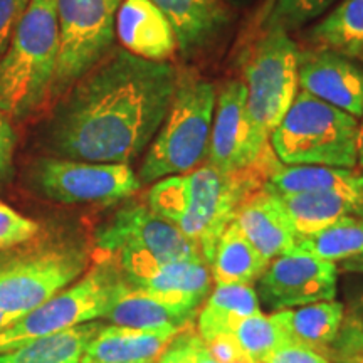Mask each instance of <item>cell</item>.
I'll return each mask as SVG.
<instances>
[{
	"mask_svg": "<svg viewBox=\"0 0 363 363\" xmlns=\"http://www.w3.org/2000/svg\"><path fill=\"white\" fill-rule=\"evenodd\" d=\"M177 88L169 62L111 49L54 103L40 138L57 158L128 163L155 138Z\"/></svg>",
	"mask_w": 363,
	"mask_h": 363,
	"instance_id": "1",
	"label": "cell"
},
{
	"mask_svg": "<svg viewBox=\"0 0 363 363\" xmlns=\"http://www.w3.org/2000/svg\"><path fill=\"white\" fill-rule=\"evenodd\" d=\"M266 180L267 175L257 169L225 174L203 163L189 174L155 182L147 194V206L179 227L208 266L238 207Z\"/></svg>",
	"mask_w": 363,
	"mask_h": 363,
	"instance_id": "2",
	"label": "cell"
},
{
	"mask_svg": "<svg viewBox=\"0 0 363 363\" xmlns=\"http://www.w3.org/2000/svg\"><path fill=\"white\" fill-rule=\"evenodd\" d=\"M57 54L56 0H29L0 62V113L24 120L49 101Z\"/></svg>",
	"mask_w": 363,
	"mask_h": 363,
	"instance_id": "3",
	"label": "cell"
},
{
	"mask_svg": "<svg viewBox=\"0 0 363 363\" xmlns=\"http://www.w3.org/2000/svg\"><path fill=\"white\" fill-rule=\"evenodd\" d=\"M217 101L216 84L195 71H177V88L165 120L138 170L143 184L189 174L207 158Z\"/></svg>",
	"mask_w": 363,
	"mask_h": 363,
	"instance_id": "4",
	"label": "cell"
},
{
	"mask_svg": "<svg viewBox=\"0 0 363 363\" xmlns=\"http://www.w3.org/2000/svg\"><path fill=\"white\" fill-rule=\"evenodd\" d=\"M358 120L331 104L298 91L269 145L283 165L355 169Z\"/></svg>",
	"mask_w": 363,
	"mask_h": 363,
	"instance_id": "5",
	"label": "cell"
},
{
	"mask_svg": "<svg viewBox=\"0 0 363 363\" xmlns=\"http://www.w3.org/2000/svg\"><path fill=\"white\" fill-rule=\"evenodd\" d=\"M299 49L288 33L264 30L244 65L246 108L251 136L261 157L271 152L269 136L298 93Z\"/></svg>",
	"mask_w": 363,
	"mask_h": 363,
	"instance_id": "6",
	"label": "cell"
},
{
	"mask_svg": "<svg viewBox=\"0 0 363 363\" xmlns=\"http://www.w3.org/2000/svg\"><path fill=\"white\" fill-rule=\"evenodd\" d=\"M121 281L123 274L115 261H104L93 267L78 283L67 286L11 326L0 330V353L72 326L103 320Z\"/></svg>",
	"mask_w": 363,
	"mask_h": 363,
	"instance_id": "7",
	"label": "cell"
},
{
	"mask_svg": "<svg viewBox=\"0 0 363 363\" xmlns=\"http://www.w3.org/2000/svg\"><path fill=\"white\" fill-rule=\"evenodd\" d=\"M123 0H56L59 54L49 101H56L113 49Z\"/></svg>",
	"mask_w": 363,
	"mask_h": 363,
	"instance_id": "8",
	"label": "cell"
},
{
	"mask_svg": "<svg viewBox=\"0 0 363 363\" xmlns=\"http://www.w3.org/2000/svg\"><path fill=\"white\" fill-rule=\"evenodd\" d=\"M29 187L52 202L113 203L142 189L128 163H93L57 157L38 158L29 172Z\"/></svg>",
	"mask_w": 363,
	"mask_h": 363,
	"instance_id": "9",
	"label": "cell"
},
{
	"mask_svg": "<svg viewBox=\"0 0 363 363\" xmlns=\"http://www.w3.org/2000/svg\"><path fill=\"white\" fill-rule=\"evenodd\" d=\"M86 266L88 256L76 247H44L0 261V310L24 316L74 283Z\"/></svg>",
	"mask_w": 363,
	"mask_h": 363,
	"instance_id": "10",
	"label": "cell"
},
{
	"mask_svg": "<svg viewBox=\"0 0 363 363\" xmlns=\"http://www.w3.org/2000/svg\"><path fill=\"white\" fill-rule=\"evenodd\" d=\"M96 246L110 256L121 251L143 252L158 261H203L184 233L155 214L147 203H128L96 229ZM206 262V261H203Z\"/></svg>",
	"mask_w": 363,
	"mask_h": 363,
	"instance_id": "11",
	"label": "cell"
},
{
	"mask_svg": "<svg viewBox=\"0 0 363 363\" xmlns=\"http://www.w3.org/2000/svg\"><path fill=\"white\" fill-rule=\"evenodd\" d=\"M257 281V296L262 305L283 311L335 299L338 267L337 262L325 261L294 246L269 261Z\"/></svg>",
	"mask_w": 363,
	"mask_h": 363,
	"instance_id": "12",
	"label": "cell"
},
{
	"mask_svg": "<svg viewBox=\"0 0 363 363\" xmlns=\"http://www.w3.org/2000/svg\"><path fill=\"white\" fill-rule=\"evenodd\" d=\"M207 163L225 174L257 169L267 177L281 165L272 150L261 157L254 148L242 81H227L217 93Z\"/></svg>",
	"mask_w": 363,
	"mask_h": 363,
	"instance_id": "13",
	"label": "cell"
},
{
	"mask_svg": "<svg viewBox=\"0 0 363 363\" xmlns=\"http://www.w3.org/2000/svg\"><path fill=\"white\" fill-rule=\"evenodd\" d=\"M115 257L130 286L190 315H197L211 291V269L203 261L163 262L133 251H121Z\"/></svg>",
	"mask_w": 363,
	"mask_h": 363,
	"instance_id": "14",
	"label": "cell"
},
{
	"mask_svg": "<svg viewBox=\"0 0 363 363\" xmlns=\"http://www.w3.org/2000/svg\"><path fill=\"white\" fill-rule=\"evenodd\" d=\"M298 84L321 101L363 118V65L326 49L298 54Z\"/></svg>",
	"mask_w": 363,
	"mask_h": 363,
	"instance_id": "15",
	"label": "cell"
},
{
	"mask_svg": "<svg viewBox=\"0 0 363 363\" xmlns=\"http://www.w3.org/2000/svg\"><path fill=\"white\" fill-rule=\"evenodd\" d=\"M235 224L267 261L296 246L294 233L279 195L262 184L244 199L234 217Z\"/></svg>",
	"mask_w": 363,
	"mask_h": 363,
	"instance_id": "16",
	"label": "cell"
},
{
	"mask_svg": "<svg viewBox=\"0 0 363 363\" xmlns=\"http://www.w3.org/2000/svg\"><path fill=\"white\" fill-rule=\"evenodd\" d=\"M115 29L123 49L148 61L167 62L179 49L170 22L152 0H123Z\"/></svg>",
	"mask_w": 363,
	"mask_h": 363,
	"instance_id": "17",
	"label": "cell"
},
{
	"mask_svg": "<svg viewBox=\"0 0 363 363\" xmlns=\"http://www.w3.org/2000/svg\"><path fill=\"white\" fill-rule=\"evenodd\" d=\"M174 29L184 57L206 51L220 38L230 22L222 0H152Z\"/></svg>",
	"mask_w": 363,
	"mask_h": 363,
	"instance_id": "18",
	"label": "cell"
},
{
	"mask_svg": "<svg viewBox=\"0 0 363 363\" xmlns=\"http://www.w3.org/2000/svg\"><path fill=\"white\" fill-rule=\"evenodd\" d=\"M182 330H140L130 326H101L91 340L81 362L84 363H145L157 362Z\"/></svg>",
	"mask_w": 363,
	"mask_h": 363,
	"instance_id": "19",
	"label": "cell"
},
{
	"mask_svg": "<svg viewBox=\"0 0 363 363\" xmlns=\"http://www.w3.org/2000/svg\"><path fill=\"white\" fill-rule=\"evenodd\" d=\"M271 316L283 331L286 342L301 345L326 357L343 325L345 310L342 303L331 299L276 311Z\"/></svg>",
	"mask_w": 363,
	"mask_h": 363,
	"instance_id": "20",
	"label": "cell"
},
{
	"mask_svg": "<svg viewBox=\"0 0 363 363\" xmlns=\"http://www.w3.org/2000/svg\"><path fill=\"white\" fill-rule=\"evenodd\" d=\"M194 318L195 315L167 305L152 294L133 288L125 278L116 288L110 306L103 315V320H108L113 325L140 330H185Z\"/></svg>",
	"mask_w": 363,
	"mask_h": 363,
	"instance_id": "21",
	"label": "cell"
},
{
	"mask_svg": "<svg viewBox=\"0 0 363 363\" xmlns=\"http://www.w3.org/2000/svg\"><path fill=\"white\" fill-rule=\"evenodd\" d=\"M279 199L298 238L315 234L342 217H363V194L330 190L279 195Z\"/></svg>",
	"mask_w": 363,
	"mask_h": 363,
	"instance_id": "22",
	"label": "cell"
},
{
	"mask_svg": "<svg viewBox=\"0 0 363 363\" xmlns=\"http://www.w3.org/2000/svg\"><path fill=\"white\" fill-rule=\"evenodd\" d=\"M267 264L269 261L249 242L235 220H233L217 240L208 269L216 286L252 284L261 278Z\"/></svg>",
	"mask_w": 363,
	"mask_h": 363,
	"instance_id": "23",
	"label": "cell"
},
{
	"mask_svg": "<svg viewBox=\"0 0 363 363\" xmlns=\"http://www.w3.org/2000/svg\"><path fill=\"white\" fill-rule=\"evenodd\" d=\"M256 313H261V308L252 284L216 286L199 313L197 335L206 343L220 335H230L242 318Z\"/></svg>",
	"mask_w": 363,
	"mask_h": 363,
	"instance_id": "24",
	"label": "cell"
},
{
	"mask_svg": "<svg viewBox=\"0 0 363 363\" xmlns=\"http://www.w3.org/2000/svg\"><path fill=\"white\" fill-rule=\"evenodd\" d=\"M279 195L306 192L363 194V174L353 169L323 165H281L264 182Z\"/></svg>",
	"mask_w": 363,
	"mask_h": 363,
	"instance_id": "25",
	"label": "cell"
},
{
	"mask_svg": "<svg viewBox=\"0 0 363 363\" xmlns=\"http://www.w3.org/2000/svg\"><path fill=\"white\" fill-rule=\"evenodd\" d=\"M101 326L99 321H88L35 338L16 350L0 353V363H79L86 347L96 337Z\"/></svg>",
	"mask_w": 363,
	"mask_h": 363,
	"instance_id": "26",
	"label": "cell"
},
{
	"mask_svg": "<svg viewBox=\"0 0 363 363\" xmlns=\"http://www.w3.org/2000/svg\"><path fill=\"white\" fill-rule=\"evenodd\" d=\"M306 38L316 49L333 51L363 65V0H343Z\"/></svg>",
	"mask_w": 363,
	"mask_h": 363,
	"instance_id": "27",
	"label": "cell"
},
{
	"mask_svg": "<svg viewBox=\"0 0 363 363\" xmlns=\"http://www.w3.org/2000/svg\"><path fill=\"white\" fill-rule=\"evenodd\" d=\"M296 246L331 262L355 257L363 254V217H342L315 234L298 238Z\"/></svg>",
	"mask_w": 363,
	"mask_h": 363,
	"instance_id": "28",
	"label": "cell"
},
{
	"mask_svg": "<svg viewBox=\"0 0 363 363\" xmlns=\"http://www.w3.org/2000/svg\"><path fill=\"white\" fill-rule=\"evenodd\" d=\"M230 335L252 363H262L279 347L288 343L278 323L271 315L267 316L262 311L242 318Z\"/></svg>",
	"mask_w": 363,
	"mask_h": 363,
	"instance_id": "29",
	"label": "cell"
},
{
	"mask_svg": "<svg viewBox=\"0 0 363 363\" xmlns=\"http://www.w3.org/2000/svg\"><path fill=\"white\" fill-rule=\"evenodd\" d=\"M337 0H272L262 17L261 30L279 29L289 34L320 17Z\"/></svg>",
	"mask_w": 363,
	"mask_h": 363,
	"instance_id": "30",
	"label": "cell"
},
{
	"mask_svg": "<svg viewBox=\"0 0 363 363\" xmlns=\"http://www.w3.org/2000/svg\"><path fill=\"white\" fill-rule=\"evenodd\" d=\"M157 363H220L212 357L207 345L195 331L182 330L169 343Z\"/></svg>",
	"mask_w": 363,
	"mask_h": 363,
	"instance_id": "31",
	"label": "cell"
},
{
	"mask_svg": "<svg viewBox=\"0 0 363 363\" xmlns=\"http://www.w3.org/2000/svg\"><path fill=\"white\" fill-rule=\"evenodd\" d=\"M39 234V224L0 201V251L29 242Z\"/></svg>",
	"mask_w": 363,
	"mask_h": 363,
	"instance_id": "32",
	"label": "cell"
},
{
	"mask_svg": "<svg viewBox=\"0 0 363 363\" xmlns=\"http://www.w3.org/2000/svg\"><path fill=\"white\" fill-rule=\"evenodd\" d=\"M326 358L331 363H363V330L360 320H343Z\"/></svg>",
	"mask_w": 363,
	"mask_h": 363,
	"instance_id": "33",
	"label": "cell"
},
{
	"mask_svg": "<svg viewBox=\"0 0 363 363\" xmlns=\"http://www.w3.org/2000/svg\"><path fill=\"white\" fill-rule=\"evenodd\" d=\"M29 0H0V62L6 56Z\"/></svg>",
	"mask_w": 363,
	"mask_h": 363,
	"instance_id": "34",
	"label": "cell"
},
{
	"mask_svg": "<svg viewBox=\"0 0 363 363\" xmlns=\"http://www.w3.org/2000/svg\"><path fill=\"white\" fill-rule=\"evenodd\" d=\"M262 363H331L321 353L313 352L301 345L284 343Z\"/></svg>",
	"mask_w": 363,
	"mask_h": 363,
	"instance_id": "35",
	"label": "cell"
},
{
	"mask_svg": "<svg viewBox=\"0 0 363 363\" xmlns=\"http://www.w3.org/2000/svg\"><path fill=\"white\" fill-rule=\"evenodd\" d=\"M16 142L17 136L12 128L11 118L0 113V180H6L12 175Z\"/></svg>",
	"mask_w": 363,
	"mask_h": 363,
	"instance_id": "36",
	"label": "cell"
},
{
	"mask_svg": "<svg viewBox=\"0 0 363 363\" xmlns=\"http://www.w3.org/2000/svg\"><path fill=\"white\" fill-rule=\"evenodd\" d=\"M208 352L220 363H252L246 353L240 350L239 343L233 335H220L211 342H207Z\"/></svg>",
	"mask_w": 363,
	"mask_h": 363,
	"instance_id": "37",
	"label": "cell"
},
{
	"mask_svg": "<svg viewBox=\"0 0 363 363\" xmlns=\"http://www.w3.org/2000/svg\"><path fill=\"white\" fill-rule=\"evenodd\" d=\"M342 266L345 271L360 272V274H363V254H358V256H355V257H350V259L342 261Z\"/></svg>",
	"mask_w": 363,
	"mask_h": 363,
	"instance_id": "38",
	"label": "cell"
},
{
	"mask_svg": "<svg viewBox=\"0 0 363 363\" xmlns=\"http://www.w3.org/2000/svg\"><path fill=\"white\" fill-rule=\"evenodd\" d=\"M17 320H19V318H17V316L9 315V313L0 310V330L7 328V326H11L13 321H17Z\"/></svg>",
	"mask_w": 363,
	"mask_h": 363,
	"instance_id": "39",
	"label": "cell"
},
{
	"mask_svg": "<svg viewBox=\"0 0 363 363\" xmlns=\"http://www.w3.org/2000/svg\"><path fill=\"white\" fill-rule=\"evenodd\" d=\"M79 363H84V362H79ZM145 363H157V362H145Z\"/></svg>",
	"mask_w": 363,
	"mask_h": 363,
	"instance_id": "40",
	"label": "cell"
},
{
	"mask_svg": "<svg viewBox=\"0 0 363 363\" xmlns=\"http://www.w3.org/2000/svg\"><path fill=\"white\" fill-rule=\"evenodd\" d=\"M360 325H362V330H363V321L362 320H360Z\"/></svg>",
	"mask_w": 363,
	"mask_h": 363,
	"instance_id": "41",
	"label": "cell"
},
{
	"mask_svg": "<svg viewBox=\"0 0 363 363\" xmlns=\"http://www.w3.org/2000/svg\"><path fill=\"white\" fill-rule=\"evenodd\" d=\"M229 2H238V0H229Z\"/></svg>",
	"mask_w": 363,
	"mask_h": 363,
	"instance_id": "42",
	"label": "cell"
}]
</instances>
